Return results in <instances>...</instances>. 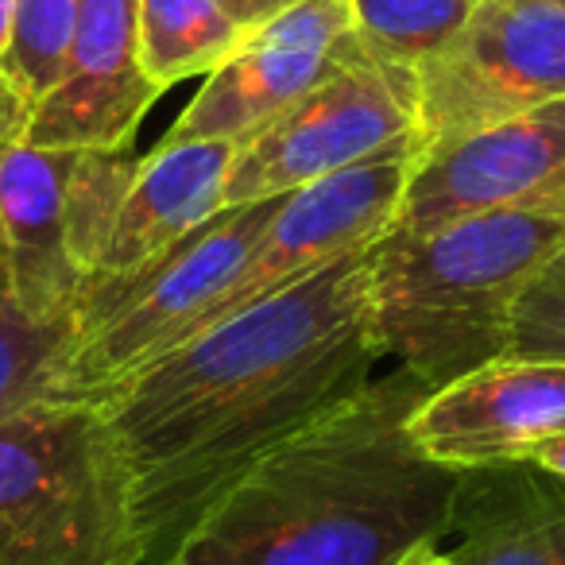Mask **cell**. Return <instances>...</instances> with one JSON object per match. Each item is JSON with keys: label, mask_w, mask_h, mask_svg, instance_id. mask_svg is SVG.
Returning a JSON list of instances; mask_svg holds the SVG:
<instances>
[{"label": "cell", "mask_w": 565, "mask_h": 565, "mask_svg": "<svg viewBox=\"0 0 565 565\" xmlns=\"http://www.w3.org/2000/svg\"><path fill=\"white\" fill-rule=\"evenodd\" d=\"M12 9H17V0H0V58H4L12 40Z\"/></svg>", "instance_id": "26"}, {"label": "cell", "mask_w": 565, "mask_h": 565, "mask_svg": "<svg viewBox=\"0 0 565 565\" xmlns=\"http://www.w3.org/2000/svg\"><path fill=\"white\" fill-rule=\"evenodd\" d=\"M562 248V213H480L387 233L369 259L372 349L430 392L500 361L519 299Z\"/></svg>", "instance_id": "3"}, {"label": "cell", "mask_w": 565, "mask_h": 565, "mask_svg": "<svg viewBox=\"0 0 565 565\" xmlns=\"http://www.w3.org/2000/svg\"><path fill=\"white\" fill-rule=\"evenodd\" d=\"M140 156L132 148L120 151H74L71 174L63 190V221H66V252L89 275L102 259L113 225L120 217V205L136 179Z\"/></svg>", "instance_id": "18"}, {"label": "cell", "mask_w": 565, "mask_h": 565, "mask_svg": "<svg viewBox=\"0 0 565 565\" xmlns=\"http://www.w3.org/2000/svg\"><path fill=\"white\" fill-rule=\"evenodd\" d=\"M565 430V361L500 356L446 387L411 415V438L454 472L526 461Z\"/></svg>", "instance_id": "11"}, {"label": "cell", "mask_w": 565, "mask_h": 565, "mask_svg": "<svg viewBox=\"0 0 565 565\" xmlns=\"http://www.w3.org/2000/svg\"><path fill=\"white\" fill-rule=\"evenodd\" d=\"M557 4H565V0H557Z\"/></svg>", "instance_id": "28"}, {"label": "cell", "mask_w": 565, "mask_h": 565, "mask_svg": "<svg viewBox=\"0 0 565 565\" xmlns=\"http://www.w3.org/2000/svg\"><path fill=\"white\" fill-rule=\"evenodd\" d=\"M369 259L353 252L94 399L128 472L143 565H163L259 457L372 380Z\"/></svg>", "instance_id": "1"}, {"label": "cell", "mask_w": 565, "mask_h": 565, "mask_svg": "<svg viewBox=\"0 0 565 565\" xmlns=\"http://www.w3.org/2000/svg\"><path fill=\"white\" fill-rule=\"evenodd\" d=\"M438 546L461 565H565V480L531 461L461 472Z\"/></svg>", "instance_id": "15"}, {"label": "cell", "mask_w": 565, "mask_h": 565, "mask_svg": "<svg viewBox=\"0 0 565 565\" xmlns=\"http://www.w3.org/2000/svg\"><path fill=\"white\" fill-rule=\"evenodd\" d=\"M508 356L565 361V248L526 287L511 318Z\"/></svg>", "instance_id": "21"}, {"label": "cell", "mask_w": 565, "mask_h": 565, "mask_svg": "<svg viewBox=\"0 0 565 565\" xmlns=\"http://www.w3.org/2000/svg\"><path fill=\"white\" fill-rule=\"evenodd\" d=\"M356 32L349 0H302L267 24L244 32L228 58L167 128L163 143L225 140L241 148L248 136L291 109L349 55Z\"/></svg>", "instance_id": "10"}, {"label": "cell", "mask_w": 565, "mask_h": 565, "mask_svg": "<svg viewBox=\"0 0 565 565\" xmlns=\"http://www.w3.org/2000/svg\"><path fill=\"white\" fill-rule=\"evenodd\" d=\"M159 97L140 66V0H82L63 78L32 109L24 140L55 151L132 148Z\"/></svg>", "instance_id": "12"}, {"label": "cell", "mask_w": 565, "mask_h": 565, "mask_svg": "<svg viewBox=\"0 0 565 565\" xmlns=\"http://www.w3.org/2000/svg\"><path fill=\"white\" fill-rule=\"evenodd\" d=\"M233 159L236 143L225 140H159L156 151L140 156L109 244L86 279H120L140 271L182 236L202 228L221 210Z\"/></svg>", "instance_id": "14"}, {"label": "cell", "mask_w": 565, "mask_h": 565, "mask_svg": "<svg viewBox=\"0 0 565 565\" xmlns=\"http://www.w3.org/2000/svg\"><path fill=\"white\" fill-rule=\"evenodd\" d=\"M279 198L217 210L202 228L120 279H86L74 302V341L63 399L94 403L156 356L194 338L213 302L248 259Z\"/></svg>", "instance_id": "5"}, {"label": "cell", "mask_w": 565, "mask_h": 565, "mask_svg": "<svg viewBox=\"0 0 565 565\" xmlns=\"http://www.w3.org/2000/svg\"><path fill=\"white\" fill-rule=\"evenodd\" d=\"M0 565H143L102 411L47 399L0 423Z\"/></svg>", "instance_id": "4"}, {"label": "cell", "mask_w": 565, "mask_h": 565, "mask_svg": "<svg viewBox=\"0 0 565 565\" xmlns=\"http://www.w3.org/2000/svg\"><path fill=\"white\" fill-rule=\"evenodd\" d=\"M411 143L415 71L372 55L356 35L330 78L236 148L221 210L295 194L372 159L411 156Z\"/></svg>", "instance_id": "6"}, {"label": "cell", "mask_w": 565, "mask_h": 565, "mask_svg": "<svg viewBox=\"0 0 565 565\" xmlns=\"http://www.w3.org/2000/svg\"><path fill=\"white\" fill-rule=\"evenodd\" d=\"M407 179L411 156L403 151L282 194L236 279L210 307L198 333L384 241L395 225Z\"/></svg>", "instance_id": "8"}, {"label": "cell", "mask_w": 565, "mask_h": 565, "mask_svg": "<svg viewBox=\"0 0 565 565\" xmlns=\"http://www.w3.org/2000/svg\"><path fill=\"white\" fill-rule=\"evenodd\" d=\"M565 97V4L480 0L465 28L415 66L411 167L465 136Z\"/></svg>", "instance_id": "7"}, {"label": "cell", "mask_w": 565, "mask_h": 565, "mask_svg": "<svg viewBox=\"0 0 565 565\" xmlns=\"http://www.w3.org/2000/svg\"><path fill=\"white\" fill-rule=\"evenodd\" d=\"M526 461H531L534 469L550 472V477L565 480V430L557 434V438H550V441H542V446H534Z\"/></svg>", "instance_id": "24"}, {"label": "cell", "mask_w": 565, "mask_h": 565, "mask_svg": "<svg viewBox=\"0 0 565 565\" xmlns=\"http://www.w3.org/2000/svg\"><path fill=\"white\" fill-rule=\"evenodd\" d=\"M78 12L82 0H17L12 40L0 58V74L24 97L28 109H35L63 78Z\"/></svg>", "instance_id": "20"}, {"label": "cell", "mask_w": 565, "mask_h": 565, "mask_svg": "<svg viewBox=\"0 0 565 565\" xmlns=\"http://www.w3.org/2000/svg\"><path fill=\"white\" fill-rule=\"evenodd\" d=\"M241 40L225 0H140V66L159 94L213 74Z\"/></svg>", "instance_id": "16"}, {"label": "cell", "mask_w": 565, "mask_h": 565, "mask_svg": "<svg viewBox=\"0 0 565 565\" xmlns=\"http://www.w3.org/2000/svg\"><path fill=\"white\" fill-rule=\"evenodd\" d=\"M426 395L407 369L372 376L259 457L163 565H399L441 542L461 472L411 438Z\"/></svg>", "instance_id": "2"}, {"label": "cell", "mask_w": 565, "mask_h": 565, "mask_svg": "<svg viewBox=\"0 0 565 565\" xmlns=\"http://www.w3.org/2000/svg\"><path fill=\"white\" fill-rule=\"evenodd\" d=\"M74 151L0 140V236L9 252V291L35 318H74L86 275L66 252L63 190Z\"/></svg>", "instance_id": "13"}, {"label": "cell", "mask_w": 565, "mask_h": 565, "mask_svg": "<svg viewBox=\"0 0 565 565\" xmlns=\"http://www.w3.org/2000/svg\"><path fill=\"white\" fill-rule=\"evenodd\" d=\"M0 282H9V252H4V236H0Z\"/></svg>", "instance_id": "27"}, {"label": "cell", "mask_w": 565, "mask_h": 565, "mask_svg": "<svg viewBox=\"0 0 565 565\" xmlns=\"http://www.w3.org/2000/svg\"><path fill=\"white\" fill-rule=\"evenodd\" d=\"M480 0H349L353 28L372 55L415 71L465 28Z\"/></svg>", "instance_id": "19"}, {"label": "cell", "mask_w": 565, "mask_h": 565, "mask_svg": "<svg viewBox=\"0 0 565 565\" xmlns=\"http://www.w3.org/2000/svg\"><path fill=\"white\" fill-rule=\"evenodd\" d=\"M399 565H461V562H457V557H449L446 550L438 546V542H426V546L411 550V554L403 557Z\"/></svg>", "instance_id": "25"}, {"label": "cell", "mask_w": 565, "mask_h": 565, "mask_svg": "<svg viewBox=\"0 0 565 565\" xmlns=\"http://www.w3.org/2000/svg\"><path fill=\"white\" fill-rule=\"evenodd\" d=\"M480 213L565 217V97L418 159L392 233H430Z\"/></svg>", "instance_id": "9"}, {"label": "cell", "mask_w": 565, "mask_h": 565, "mask_svg": "<svg viewBox=\"0 0 565 565\" xmlns=\"http://www.w3.org/2000/svg\"><path fill=\"white\" fill-rule=\"evenodd\" d=\"M32 109H28L24 97L12 89V82L0 74V140H12V136H24Z\"/></svg>", "instance_id": "22"}, {"label": "cell", "mask_w": 565, "mask_h": 565, "mask_svg": "<svg viewBox=\"0 0 565 565\" xmlns=\"http://www.w3.org/2000/svg\"><path fill=\"white\" fill-rule=\"evenodd\" d=\"M78 322L74 318H35L0 282V423L35 403L63 399Z\"/></svg>", "instance_id": "17"}, {"label": "cell", "mask_w": 565, "mask_h": 565, "mask_svg": "<svg viewBox=\"0 0 565 565\" xmlns=\"http://www.w3.org/2000/svg\"><path fill=\"white\" fill-rule=\"evenodd\" d=\"M228 12H233V20L244 28V32H252V28L267 24V20H275L279 12L295 9V4H302V0H225Z\"/></svg>", "instance_id": "23"}]
</instances>
